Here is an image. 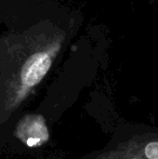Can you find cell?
I'll return each mask as SVG.
<instances>
[{
	"label": "cell",
	"mask_w": 158,
	"mask_h": 159,
	"mask_svg": "<svg viewBox=\"0 0 158 159\" xmlns=\"http://www.w3.org/2000/svg\"><path fill=\"white\" fill-rule=\"evenodd\" d=\"M61 48V41H52L46 48L33 53L25 61L21 69V84L25 88L37 86L50 69L55 55Z\"/></svg>",
	"instance_id": "cell-1"
},
{
	"label": "cell",
	"mask_w": 158,
	"mask_h": 159,
	"mask_svg": "<svg viewBox=\"0 0 158 159\" xmlns=\"http://www.w3.org/2000/svg\"><path fill=\"white\" fill-rule=\"evenodd\" d=\"M17 135L28 146H35L46 142L48 139V130L41 117L28 116L20 122Z\"/></svg>",
	"instance_id": "cell-2"
},
{
	"label": "cell",
	"mask_w": 158,
	"mask_h": 159,
	"mask_svg": "<svg viewBox=\"0 0 158 159\" xmlns=\"http://www.w3.org/2000/svg\"><path fill=\"white\" fill-rule=\"evenodd\" d=\"M145 155L148 159H158V142H151L146 145Z\"/></svg>",
	"instance_id": "cell-3"
},
{
	"label": "cell",
	"mask_w": 158,
	"mask_h": 159,
	"mask_svg": "<svg viewBox=\"0 0 158 159\" xmlns=\"http://www.w3.org/2000/svg\"><path fill=\"white\" fill-rule=\"evenodd\" d=\"M133 159H138V158H133Z\"/></svg>",
	"instance_id": "cell-4"
}]
</instances>
